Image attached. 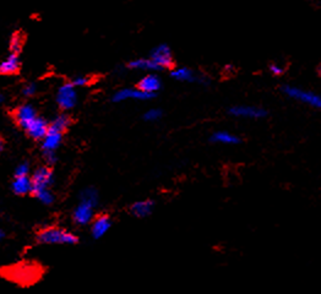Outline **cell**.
I'll return each instance as SVG.
<instances>
[{
    "label": "cell",
    "instance_id": "obj_1",
    "mask_svg": "<svg viewBox=\"0 0 321 294\" xmlns=\"http://www.w3.org/2000/svg\"><path fill=\"white\" fill-rule=\"evenodd\" d=\"M37 239L40 243L43 244H68V245H74L79 241L75 234L57 227H48L42 229L38 233Z\"/></svg>",
    "mask_w": 321,
    "mask_h": 294
},
{
    "label": "cell",
    "instance_id": "obj_2",
    "mask_svg": "<svg viewBox=\"0 0 321 294\" xmlns=\"http://www.w3.org/2000/svg\"><path fill=\"white\" fill-rule=\"evenodd\" d=\"M283 92L292 99L301 102L304 104L314 107V108H320L321 107V97L311 91H305L303 88L296 87V86H284Z\"/></svg>",
    "mask_w": 321,
    "mask_h": 294
},
{
    "label": "cell",
    "instance_id": "obj_3",
    "mask_svg": "<svg viewBox=\"0 0 321 294\" xmlns=\"http://www.w3.org/2000/svg\"><path fill=\"white\" fill-rule=\"evenodd\" d=\"M57 103L59 104L61 109L68 111V109L74 108L78 103V92L71 82L64 83L60 86L57 93Z\"/></svg>",
    "mask_w": 321,
    "mask_h": 294
},
{
    "label": "cell",
    "instance_id": "obj_4",
    "mask_svg": "<svg viewBox=\"0 0 321 294\" xmlns=\"http://www.w3.org/2000/svg\"><path fill=\"white\" fill-rule=\"evenodd\" d=\"M148 58L160 68V70L171 68L173 65V54L171 48L167 44H158L157 47L153 48Z\"/></svg>",
    "mask_w": 321,
    "mask_h": 294
},
{
    "label": "cell",
    "instance_id": "obj_5",
    "mask_svg": "<svg viewBox=\"0 0 321 294\" xmlns=\"http://www.w3.org/2000/svg\"><path fill=\"white\" fill-rule=\"evenodd\" d=\"M32 193L36 194L40 190H45L48 186L53 183V171L48 167H42L38 168L37 171L33 173L32 178Z\"/></svg>",
    "mask_w": 321,
    "mask_h": 294
},
{
    "label": "cell",
    "instance_id": "obj_6",
    "mask_svg": "<svg viewBox=\"0 0 321 294\" xmlns=\"http://www.w3.org/2000/svg\"><path fill=\"white\" fill-rule=\"evenodd\" d=\"M95 205L86 201H80L78 207L75 209L73 215L74 222L79 226H87L88 223L93 221V211H95Z\"/></svg>",
    "mask_w": 321,
    "mask_h": 294
},
{
    "label": "cell",
    "instance_id": "obj_7",
    "mask_svg": "<svg viewBox=\"0 0 321 294\" xmlns=\"http://www.w3.org/2000/svg\"><path fill=\"white\" fill-rule=\"evenodd\" d=\"M229 113L237 118L261 119L267 116V112L263 108L255 106H236L229 109Z\"/></svg>",
    "mask_w": 321,
    "mask_h": 294
},
{
    "label": "cell",
    "instance_id": "obj_8",
    "mask_svg": "<svg viewBox=\"0 0 321 294\" xmlns=\"http://www.w3.org/2000/svg\"><path fill=\"white\" fill-rule=\"evenodd\" d=\"M153 98L152 96L146 95L142 91L136 88H121L118 92L114 93L113 101L114 102H124L129 101V99H134V101H147Z\"/></svg>",
    "mask_w": 321,
    "mask_h": 294
},
{
    "label": "cell",
    "instance_id": "obj_9",
    "mask_svg": "<svg viewBox=\"0 0 321 294\" xmlns=\"http://www.w3.org/2000/svg\"><path fill=\"white\" fill-rule=\"evenodd\" d=\"M160 87H162V82L156 74L145 75L138 83L139 90L142 91L146 95L152 96V97H155V95L160 90Z\"/></svg>",
    "mask_w": 321,
    "mask_h": 294
},
{
    "label": "cell",
    "instance_id": "obj_10",
    "mask_svg": "<svg viewBox=\"0 0 321 294\" xmlns=\"http://www.w3.org/2000/svg\"><path fill=\"white\" fill-rule=\"evenodd\" d=\"M91 223H92L91 224V233L95 239H100L102 236H104L112 228V219L107 215L98 216Z\"/></svg>",
    "mask_w": 321,
    "mask_h": 294
},
{
    "label": "cell",
    "instance_id": "obj_11",
    "mask_svg": "<svg viewBox=\"0 0 321 294\" xmlns=\"http://www.w3.org/2000/svg\"><path fill=\"white\" fill-rule=\"evenodd\" d=\"M14 117H15L16 123L26 129V126H27L31 121L37 118V114H36L35 108H33L32 106H30V104H22V106L16 108Z\"/></svg>",
    "mask_w": 321,
    "mask_h": 294
},
{
    "label": "cell",
    "instance_id": "obj_12",
    "mask_svg": "<svg viewBox=\"0 0 321 294\" xmlns=\"http://www.w3.org/2000/svg\"><path fill=\"white\" fill-rule=\"evenodd\" d=\"M48 128H49V124L44 119L37 117L35 120H32L26 126V131H27L30 137L35 138V140H42L47 135Z\"/></svg>",
    "mask_w": 321,
    "mask_h": 294
},
{
    "label": "cell",
    "instance_id": "obj_13",
    "mask_svg": "<svg viewBox=\"0 0 321 294\" xmlns=\"http://www.w3.org/2000/svg\"><path fill=\"white\" fill-rule=\"evenodd\" d=\"M155 209V202L152 200H140L131 205L130 212L138 218H146L152 214Z\"/></svg>",
    "mask_w": 321,
    "mask_h": 294
},
{
    "label": "cell",
    "instance_id": "obj_14",
    "mask_svg": "<svg viewBox=\"0 0 321 294\" xmlns=\"http://www.w3.org/2000/svg\"><path fill=\"white\" fill-rule=\"evenodd\" d=\"M61 140H63V134L50 130V129L48 128V133L47 135L43 137L42 142V147L43 150H44V152H56V150L58 149L59 145L61 143Z\"/></svg>",
    "mask_w": 321,
    "mask_h": 294
},
{
    "label": "cell",
    "instance_id": "obj_15",
    "mask_svg": "<svg viewBox=\"0 0 321 294\" xmlns=\"http://www.w3.org/2000/svg\"><path fill=\"white\" fill-rule=\"evenodd\" d=\"M171 75L172 78H174L176 80L184 81V82H200V83L205 82L201 76L196 75V74L189 68L174 69V70H172Z\"/></svg>",
    "mask_w": 321,
    "mask_h": 294
},
{
    "label": "cell",
    "instance_id": "obj_16",
    "mask_svg": "<svg viewBox=\"0 0 321 294\" xmlns=\"http://www.w3.org/2000/svg\"><path fill=\"white\" fill-rule=\"evenodd\" d=\"M19 69H20V60L18 54L11 53L0 63V74L3 75H13L18 73Z\"/></svg>",
    "mask_w": 321,
    "mask_h": 294
},
{
    "label": "cell",
    "instance_id": "obj_17",
    "mask_svg": "<svg viewBox=\"0 0 321 294\" xmlns=\"http://www.w3.org/2000/svg\"><path fill=\"white\" fill-rule=\"evenodd\" d=\"M14 193L18 195H26L32 193V181L30 176H16L13 183Z\"/></svg>",
    "mask_w": 321,
    "mask_h": 294
},
{
    "label": "cell",
    "instance_id": "obj_18",
    "mask_svg": "<svg viewBox=\"0 0 321 294\" xmlns=\"http://www.w3.org/2000/svg\"><path fill=\"white\" fill-rule=\"evenodd\" d=\"M129 69L133 70H143V71H160V68L151 60L150 58H139L135 60L129 61Z\"/></svg>",
    "mask_w": 321,
    "mask_h": 294
},
{
    "label": "cell",
    "instance_id": "obj_19",
    "mask_svg": "<svg viewBox=\"0 0 321 294\" xmlns=\"http://www.w3.org/2000/svg\"><path fill=\"white\" fill-rule=\"evenodd\" d=\"M211 140L213 142L223 143V145H234L239 142V137L234 134L228 133V131H217L211 136Z\"/></svg>",
    "mask_w": 321,
    "mask_h": 294
},
{
    "label": "cell",
    "instance_id": "obj_20",
    "mask_svg": "<svg viewBox=\"0 0 321 294\" xmlns=\"http://www.w3.org/2000/svg\"><path fill=\"white\" fill-rule=\"evenodd\" d=\"M70 124H71L70 117H69L68 114H60V116H58L52 121V124H49V129L50 130L57 131V133L63 134L64 131L70 126Z\"/></svg>",
    "mask_w": 321,
    "mask_h": 294
},
{
    "label": "cell",
    "instance_id": "obj_21",
    "mask_svg": "<svg viewBox=\"0 0 321 294\" xmlns=\"http://www.w3.org/2000/svg\"><path fill=\"white\" fill-rule=\"evenodd\" d=\"M14 277L18 278L20 282H25L26 278L32 279V276H35L33 274V269L31 266H26V265H20V266L16 267L14 270Z\"/></svg>",
    "mask_w": 321,
    "mask_h": 294
},
{
    "label": "cell",
    "instance_id": "obj_22",
    "mask_svg": "<svg viewBox=\"0 0 321 294\" xmlns=\"http://www.w3.org/2000/svg\"><path fill=\"white\" fill-rule=\"evenodd\" d=\"M80 201L90 202V204L97 206L98 204V193L95 188L83 189L80 194Z\"/></svg>",
    "mask_w": 321,
    "mask_h": 294
},
{
    "label": "cell",
    "instance_id": "obj_23",
    "mask_svg": "<svg viewBox=\"0 0 321 294\" xmlns=\"http://www.w3.org/2000/svg\"><path fill=\"white\" fill-rule=\"evenodd\" d=\"M36 197L40 200V202H43L44 205H50L54 202V195L49 191V189H45V190H40L38 193L35 194Z\"/></svg>",
    "mask_w": 321,
    "mask_h": 294
},
{
    "label": "cell",
    "instance_id": "obj_24",
    "mask_svg": "<svg viewBox=\"0 0 321 294\" xmlns=\"http://www.w3.org/2000/svg\"><path fill=\"white\" fill-rule=\"evenodd\" d=\"M23 45V37L21 33H15V35L11 37V42H10V48L11 51H13L14 54H18L19 52L21 51V48Z\"/></svg>",
    "mask_w": 321,
    "mask_h": 294
},
{
    "label": "cell",
    "instance_id": "obj_25",
    "mask_svg": "<svg viewBox=\"0 0 321 294\" xmlns=\"http://www.w3.org/2000/svg\"><path fill=\"white\" fill-rule=\"evenodd\" d=\"M160 117H162V111L158 108H153L146 112L143 118H145L146 121H157L160 120Z\"/></svg>",
    "mask_w": 321,
    "mask_h": 294
},
{
    "label": "cell",
    "instance_id": "obj_26",
    "mask_svg": "<svg viewBox=\"0 0 321 294\" xmlns=\"http://www.w3.org/2000/svg\"><path fill=\"white\" fill-rule=\"evenodd\" d=\"M90 78H87V76H78V78H75L73 80V86L74 87H82V86H86L90 83Z\"/></svg>",
    "mask_w": 321,
    "mask_h": 294
},
{
    "label": "cell",
    "instance_id": "obj_27",
    "mask_svg": "<svg viewBox=\"0 0 321 294\" xmlns=\"http://www.w3.org/2000/svg\"><path fill=\"white\" fill-rule=\"evenodd\" d=\"M28 172H30V166L27 162H23L16 168V176H27Z\"/></svg>",
    "mask_w": 321,
    "mask_h": 294
},
{
    "label": "cell",
    "instance_id": "obj_28",
    "mask_svg": "<svg viewBox=\"0 0 321 294\" xmlns=\"http://www.w3.org/2000/svg\"><path fill=\"white\" fill-rule=\"evenodd\" d=\"M270 71H271V74H274V75L276 76L283 74V69H282V66L279 65V64H271V65H270Z\"/></svg>",
    "mask_w": 321,
    "mask_h": 294
},
{
    "label": "cell",
    "instance_id": "obj_29",
    "mask_svg": "<svg viewBox=\"0 0 321 294\" xmlns=\"http://www.w3.org/2000/svg\"><path fill=\"white\" fill-rule=\"evenodd\" d=\"M23 95L27 96V97H30V96H32L33 93L36 92V85H33V83H30V85H26L25 88L22 90Z\"/></svg>",
    "mask_w": 321,
    "mask_h": 294
},
{
    "label": "cell",
    "instance_id": "obj_30",
    "mask_svg": "<svg viewBox=\"0 0 321 294\" xmlns=\"http://www.w3.org/2000/svg\"><path fill=\"white\" fill-rule=\"evenodd\" d=\"M44 157L45 159H47V162H49V163H54V162L57 161L56 152H44Z\"/></svg>",
    "mask_w": 321,
    "mask_h": 294
},
{
    "label": "cell",
    "instance_id": "obj_31",
    "mask_svg": "<svg viewBox=\"0 0 321 294\" xmlns=\"http://www.w3.org/2000/svg\"><path fill=\"white\" fill-rule=\"evenodd\" d=\"M1 150H3V141L0 140V152H1Z\"/></svg>",
    "mask_w": 321,
    "mask_h": 294
},
{
    "label": "cell",
    "instance_id": "obj_32",
    "mask_svg": "<svg viewBox=\"0 0 321 294\" xmlns=\"http://www.w3.org/2000/svg\"><path fill=\"white\" fill-rule=\"evenodd\" d=\"M3 236H4V233L1 231H0V240H1V239H3Z\"/></svg>",
    "mask_w": 321,
    "mask_h": 294
},
{
    "label": "cell",
    "instance_id": "obj_33",
    "mask_svg": "<svg viewBox=\"0 0 321 294\" xmlns=\"http://www.w3.org/2000/svg\"><path fill=\"white\" fill-rule=\"evenodd\" d=\"M3 101H4V97L1 95H0V103H1V102H3Z\"/></svg>",
    "mask_w": 321,
    "mask_h": 294
}]
</instances>
